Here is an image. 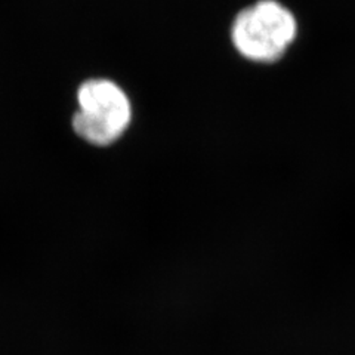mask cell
<instances>
[{
	"label": "cell",
	"instance_id": "1",
	"mask_svg": "<svg viewBox=\"0 0 355 355\" xmlns=\"http://www.w3.org/2000/svg\"><path fill=\"white\" fill-rule=\"evenodd\" d=\"M133 117L135 111L125 89L107 77H94L76 89L70 130L85 148L107 153L128 138Z\"/></svg>",
	"mask_w": 355,
	"mask_h": 355
},
{
	"label": "cell",
	"instance_id": "2",
	"mask_svg": "<svg viewBox=\"0 0 355 355\" xmlns=\"http://www.w3.org/2000/svg\"><path fill=\"white\" fill-rule=\"evenodd\" d=\"M297 36V19L279 0H258L241 9L231 26V42L243 58L257 64L280 61Z\"/></svg>",
	"mask_w": 355,
	"mask_h": 355
}]
</instances>
